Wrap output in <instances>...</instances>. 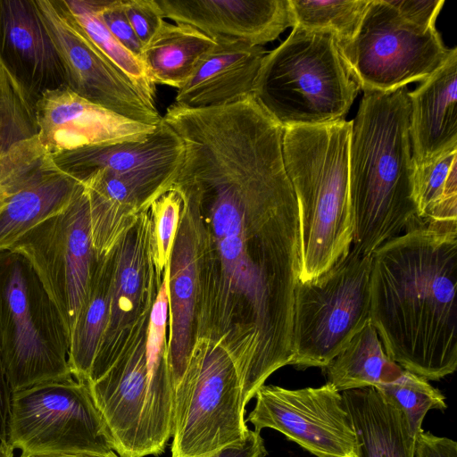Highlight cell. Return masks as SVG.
I'll use <instances>...</instances> for the list:
<instances>
[{
    "label": "cell",
    "mask_w": 457,
    "mask_h": 457,
    "mask_svg": "<svg viewBox=\"0 0 457 457\" xmlns=\"http://www.w3.org/2000/svg\"><path fill=\"white\" fill-rule=\"evenodd\" d=\"M99 14L111 34L140 59L143 46L128 21L121 0H99Z\"/></svg>",
    "instance_id": "obj_36"
},
{
    "label": "cell",
    "mask_w": 457,
    "mask_h": 457,
    "mask_svg": "<svg viewBox=\"0 0 457 457\" xmlns=\"http://www.w3.org/2000/svg\"><path fill=\"white\" fill-rule=\"evenodd\" d=\"M8 444L22 453H110L88 385L70 377L12 393Z\"/></svg>",
    "instance_id": "obj_9"
},
{
    "label": "cell",
    "mask_w": 457,
    "mask_h": 457,
    "mask_svg": "<svg viewBox=\"0 0 457 457\" xmlns=\"http://www.w3.org/2000/svg\"><path fill=\"white\" fill-rule=\"evenodd\" d=\"M11 397L12 391L5 376L0 352V442H7L8 438Z\"/></svg>",
    "instance_id": "obj_40"
},
{
    "label": "cell",
    "mask_w": 457,
    "mask_h": 457,
    "mask_svg": "<svg viewBox=\"0 0 457 457\" xmlns=\"http://www.w3.org/2000/svg\"><path fill=\"white\" fill-rule=\"evenodd\" d=\"M215 45V39L190 25L165 21L143 47L140 59L154 85L179 89Z\"/></svg>",
    "instance_id": "obj_27"
},
{
    "label": "cell",
    "mask_w": 457,
    "mask_h": 457,
    "mask_svg": "<svg viewBox=\"0 0 457 457\" xmlns=\"http://www.w3.org/2000/svg\"><path fill=\"white\" fill-rule=\"evenodd\" d=\"M37 135L14 144L1 167L0 253L62 211L82 186L55 165Z\"/></svg>",
    "instance_id": "obj_15"
},
{
    "label": "cell",
    "mask_w": 457,
    "mask_h": 457,
    "mask_svg": "<svg viewBox=\"0 0 457 457\" xmlns=\"http://www.w3.org/2000/svg\"><path fill=\"white\" fill-rule=\"evenodd\" d=\"M184 145L162 119L145 140L86 146L52 154L55 165L79 183L98 172L123 174L179 163Z\"/></svg>",
    "instance_id": "obj_23"
},
{
    "label": "cell",
    "mask_w": 457,
    "mask_h": 457,
    "mask_svg": "<svg viewBox=\"0 0 457 457\" xmlns=\"http://www.w3.org/2000/svg\"><path fill=\"white\" fill-rule=\"evenodd\" d=\"M363 91L387 92L424 81L449 57L435 28L417 26L386 0H370L355 37L340 47Z\"/></svg>",
    "instance_id": "obj_10"
},
{
    "label": "cell",
    "mask_w": 457,
    "mask_h": 457,
    "mask_svg": "<svg viewBox=\"0 0 457 457\" xmlns=\"http://www.w3.org/2000/svg\"><path fill=\"white\" fill-rule=\"evenodd\" d=\"M0 66L32 107L65 74L34 0H0Z\"/></svg>",
    "instance_id": "obj_18"
},
{
    "label": "cell",
    "mask_w": 457,
    "mask_h": 457,
    "mask_svg": "<svg viewBox=\"0 0 457 457\" xmlns=\"http://www.w3.org/2000/svg\"><path fill=\"white\" fill-rule=\"evenodd\" d=\"M9 251L23 255L32 265L71 337L99 257L93 245L85 187L62 211L28 231Z\"/></svg>",
    "instance_id": "obj_11"
},
{
    "label": "cell",
    "mask_w": 457,
    "mask_h": 457,
    "mask_svg": "<svg viewBox=\"0 0 457 457\" xmlns=\"http://www.w3.org/2000/svg\"><path fill=\"white\" fill-rule=\"evenodd\" d=\"M359 445V457H415L411 436L399 406L375 386L341 392Z\"/></svg>",
    "instance_id": "obj_25"
},
{
    "label": "cell",
    "mask_w": 457,
    "mask_h": 457,
    "mask_svg": "<svg viewBox=\"0 0 457 457\" xmlns=\"http://www.w3.org/2000/svg\"><path fill=\"white\" fill-rule=\"evenodd\" d=\"M181 207L182 203L179 195L170 189L155 199L150 206L156 265L161 274L168 270L172 243L180 219Z\"/></svg>",
    "instance_id": "obj_34"
},
{
    "label": "cell",
    "mask_w": 457,
    "mask_h": 457,
    "mask_svg": "<svg viewBox=\"0 0 457 457\" xmlns=\"http://www.w3.org/2000/svg\"><path fill=\"white\" fill-rule=\"evenodd\" d=\"M144 325L113 365L88 384L113 449L120 457L147 456L145 425L150 402Z\"/></svg>",
    "instance_id": "obj_16"
},
{
    "label": "cell",
    "mask_w": 457,
    "mask_h": 457,
    "mask_svg": "<svg viewBox=\"0 0 457 457\" xmlns=\"http://www.w3.org/2000/svg\"><path fill=\"white\" fill-rule=\"evenodd\" d=\"M21 457H118L112 452L110 453H22ZM120 457V456H119Z\"/></svg>",
    "instance_id": "obj_41"
},
{
    "label": "cell",
    "mask_w": 457,
    "mask_h": 457,
    "mask_svg": "<svg viewBox=\"0 0 457 457\" xmlns=\"http://www.w3.org/2000/svg\"><path fill=\"white\" fill-rule=\"evenodd\" d=\"M360 90L332 34L295 26L264 56L253 96L284 129L345 120Z\"/></svg>",
    "instance_id": "obj_5"
},
{
    "label": "cell",
    "mask_w": 457,
    "mask_h": 457,
    "mask_svg": "<svg viewBox=\"0 0 457 457\" xmlns=\"http://www.w3.org/2000/svg\"><path fill=\"white\" fill-rule=\"evenodd\" d=\"M351 129L343 120L283 129V159L299 212L302 282L329 270L352 247Z\"/></svg>",
    "instance_id": "obj_4"
},
{
    "label": "cell",
    "mask_w": 457,
    "mask_h": 457,
    "mask_svg": "<svg viewBox=\"0 0 457 457\" xmlns=\"http://www.w3.org/2000/svg\"><path fill=\"white\" fill-rule=\"evenodd\" d=\"M203 58L190 78L177 89L176 104L207 108L253 96L266 51L262 46L223 37Z\"/></svg>",
    "instance_id": "obj_20"
},
{
    "label": "cell",
    "mask_w": 457,
    "mask_h": 457,
    "mask_svg": "<svg viewBox=\"0 0 457 457\" xmlns=\"http://www.w3.org/2000/svg\"><path fill=\"white\" fill-rule=\"evenodd\" d=\"M63 67L66 87L126 118L150 125L162 119L142 94L86 37L62 0H34Z\"/></svg>",
    "instance_id": "obj_14"
},
{
    "label": "cell",
    "mask_w": 457,
    "mask_h": 457,
    "mask_svg": "<svg viewBox=\"0 0 457 457\" xmlns=\"http://www.w3.org/2000/svg\"><path fill=\"white\" fill-rule=\"evenodd\" d=\"M37 134L35 108L24 100L0 66V168L14 144Z\"/></svg>",
    "instance_id": "obj_33"
},
{
    "label": "cell",
    "mask_w": 457,
    "mask_h": 457,
    "mask_svg": "<svg viewBox=\"0 0 457 457\" xmlns=\"http://www.w3.org/2000/svg\"><path fill=\"white\" fill-rule=\"evenodd\" d=\"M370 0H289L295 26L332 34L339 47L358 33Z\"/></svg>",
    "instance_id": "obj_31"
},
{
    "label": "cell",
    "mask_w": 457,
    "mask_h": 457,
    "mask_svg": "<svg viewBox=\"0 0 457 457\" xmlns=\"http://www.w3.org/2000/svg\"><path fill=\"white\" fill-rule=\"evenodd\" d=\"M370 320L390 360L439 380L457 368V220L426 222L371 253Z\"/></svg>",
    "instance_id": "obj_2"
},
{
    "label": "cell",
    "mask_w": 457,
    "mask_h": 457,
    "mask_svg": "<svg viewBox=\"0 0 457 457\" xmlns=\"http://www.w3.org/2000/svg\"><path fill=\"white\" fill-rule=\"evenodd\" d=\"M0 457H13V448L7 442H0Z\"/></svg>",
    "instance_id": "obj_42"
},
{
    "label": "cell",
    "mask_w": 457,
    "mask_h": 457,
    "mask_svg": "<svg viewBox=\"0 0 457 457\" xmlns=\"http://www.w3.org/2000/svg\"><path fill=\"white\" fill-rule=\"evenodd\" d=\"M168 272L152 307L146 333L150 402L145 425L147 455L161 454L172 436L174 392L168 360Z\"/></svg>",
    "instance_id": "obj_24"
},
{
    "label": "cell",
    "mask_w": 457,
    "mask_h": 457,
    "mask_svg": "<svg viewBox=\"0 0 457 457\" xmlns=\"http://www.w3.org/2000/svg\"><path fill=\"white\" fill-rule=\"evenodd\" d=\"M234 363L220 345L194 343L174 394L171 457H205L242 441L249 428Z\"/></svg>",
    "instance_id": "obj_7"
},
{
    "label": "cell",
    "mask_w": 457,
    "mask_h": 457,
    "mask_svg": "<svg viewBox=\"0 0 457 457\" xmlns=\"http://www.w3.org/2000/svg\"><path fill=\"white\" fill-rule=\"evenodd\" d=\"M168 360L173 392L181 383L195 341L196 270L192 220L182 206L168 265Z\"/></svg>",
    "instance_id": "obj_22"
},
{
    "label": "cell",
    "mask_w": 457,
    "mask_h": 457,
    "mask_svg": "<svg viewBox=\"0 0 457 457\" xmlns=\"http://www.w3.org/2000/svg\"><path fill=\"white\" fill-rule=\"evenodd\" d=\"M124 12L142 46H146L165 22L154 0H121Z\"/></svg>",
    "instance_id": "obj_35"
},
{
    "label": "cell",
    "mask_w": 457,
    "mask_h": 457,
    "mask_svg": "<svg viewBox=\"0 0 457 457\" xmlns=\"http://www.w3.org/2000/svg\"><path fill=\"white\" fill-rule=\"evenodd\" d=\"M266 455L267 450L261 432L249 429L242 441L225 446L205 457H265Z\"/></svg>",
    "instance_id": "obj_39"
},
{
    "label": "cell",
    "mask_w": 457,
    "mask_h": 457,
    "mask_svg": "<svg viewBox=\"0 0 457 457\" xmlns=\"http://www.w3.org/2000/svg\"><path fill=\"white\" fill-rule=\"evenodd\" d=\"M325 369L327 382L338 392L389 384L404 371L388 358L370 320Z\"/></svg>",
    "instance_id": "obj_28"
},
{
    "label": "cell",
    "mask_w": 457,
    "mask_h": 457,
    "mask_svg": "<svg viewBox=\"0 0 457 457\" xmlns=\"http://www.w3.org/2000/svg\"><path fill=\"white\" fill-rule=\"evenodd\" d=\"M38 138L51 154L86 146L146 139L158 125L121 116L66 86L45 92L35 107Z\"/></svg>",
    "instance_id": "obj_17"
},
{
    "label": "cell",
    "mask_w": 457,
    "mask_h": 457,
    "mask_svg": "<svg viewBox=\"0 0 457 457\" xmlns=\"http://www.w3.org/2000/svg\"><path fill=\"white\" fill-rule=\"evenodd\" d=\"M409 89L364 91L349 145L352 248L371 254L419 226Z\"/></svg>",
    "instance_id": "obj_3"
},
{
    "label": "cell",
    "mask_w": 457,
    "mask_h": 457,
    "mask_svg": "<svg viewBox=\"0 0 457 457\" xmlns=\"http://www.w3.org/2000/svg\"><path fill=\"white\" fill-rule=\"evenodd\" d=\"M245 421L272 428L315 457H359V445L342 394L331 384L288 389L263 385Z\"/></svg>",
    "instance_id": "obj_13"
},
{
    "label": "cell",
    "mask_w": 457,
    "mask_h": 457,
    "mask_svg": "<svg viewBox=\"0 0 457 457\" xmlns=\"http://www.w3.org/2000/svg\"><path fill=\"white\" fill-rule=\"evenodd\" d=\"M408 21L422 27L435 28L444 0H386Z\"/></svg>",
    "instance_id": "obj_37"
},
{
    "label": "cell",
    "mask_w": 457,
    "mask_h": 457,
    "mask_svg": "<svg viewBox=\"0 0 457 457\" xmlns=\"http://www.w3.org/2000/svg\"><path fill=\"white\" fill-rule=\"evenodd\" d=\"M91 43L148 99L154 102L155 85L143 62L129 52L108 30L99 14V0H62Z\"/></svg>",
    "instance_id": "obj_29"
},
{
    "label": "cell",
    "mask_w": 457,
    "mask_h": 457,
    "mask_svg": "<svg viewBox=\"0 0 457 457\" xmlns=\"http://www.w3.org/2000/svg\"><path fill=\"white\" fill-rule=\"evenodd\" d=\"M415 457H457V443L449 437L422 431L416 438Z\"/></svg>",
    "instance_id": "obj_38"
},
{
    "label": "cell",
    "mask_w": 457,
    "mask_h": 457,
    "mask_svg": "<svg viewBox=\"0 0 457 457\" xmlns=\"http://www.w3.org/2000/svg\"><path fill=\"white\" fill-rule=\"evenodd\" d=\"M371 262L351 247L329 270L297 283L290 365L325 368L370 320Z\"/></svg>",
    "instance_id": "obj_8"
},
{
    "label": "cell",
    "mask_w": 457,
    "mask_h": 457,
    "mask_svg": "<svg viewBox=\"0 0 457 457\" xmlns=\"http://www.w3.org/2000/svg\"><path fill=\"white\" fill-rule=\"evenodd\" d=\"M115 247L109 253L98 257L87 297L71 334V372L74 378L86 384L88 383L96 353L108 323Z\"/></svg>",
    "instance_id": "obj_26"
},
{
    "label": "cell",
    "mask_w": 457,
    "mask_h": 457,
    "mask_svg": "<svg viewBox=\"0 0 457 457\" xmlns=\"http://www.w3.org/2000/svg\"><path fill=\"white\" fill-rule=\"evenodd\" d=\"M428 381L404 370L397 380L375 386L399 406L415 438L423 431L421 426L428 411L447 407L444 394Z\"/></svg>",
    "instance_id": "obj_32"
},
{
    "label": "cell",
    "mask_w": 457,
    "mask_h": 457,
    "mask_svg": "<svg viewBox=\"0 0 457 457\" xmlns=\"http://www.w3.org/2000/svg\"><path fill=\"white\" fill-rule=\"evenodd\" d=\"M457 49L413 91L410 136L415 169L457 150Z\"/></svg>",
    "instance_id": "obj_21"
},
{
    "label": "cell",
    "mask_w": 457,
    "mask_h": 457,
    "mask_svg": "<svg viewBox=\"0 0 457 457\" xmlns=\"http://www.w3.org/2000/svg\"><path fill=\"white\" fill-rule=\"evenodd\" d=\"M71 337L29 262L0 253V352L12 393L72 377Z\"/></svg>",
    "instance_id": "obj_6"
},
{
    "label": "cell",
    "mask_w": 457,
    "mask_h": 457,
    "mask_svg": "<svg viewBox=\"0 0 457 457\" xmlns=\"http://www.w3.org/2000/svg\"><path fill=\"white\" fill-rule=\"evenodd\" d=\"M162 17L207 36L262 46L295 22L289 0H154Z\"/></svg>",
    "instance_id": "obj_19"
},
{
    "label": "cell",
    "mask_w": 457,
    "mask_h": 457,
    "mask_svg": "<svg viewBox=\"0 0 457 457\" xmlns=\"http://www.w3.org/2000/svg\"><path fill=\"white\" fill-rule=\"evenodd\" d=\"M172 129L184 154L169 190L194 228L195 340L226 350L246 406L294 356L301 247L283 129L253 103L192 110Z\"/></svg>",
    "instance_id": "obj_1"
},
{
    "label": "cell",
    "mask_w": 457,
    "mask_h": 457,
    "mask_svg": "<svg viewBox=\"0 0 457 457\" xmlns=\"http://www.w3.org/2000/svg\"><path fill=\"white\" fill-rule=\"evenodd\" d=\"M151 206V205H150ZM150 206L140 212L115 247L108 323L90 371L99 379L118 360L138 330L149 321L152 307L168 270H157Z\"/></svg>",
    "instance_id": "obj_12"
},
{
    "label": "cell",
    "mask_w": 457,
    "mask_h": 457,
    "mask_svg": "<svg viewBox=\"0 0 457 457\" xmlns=\"http://www.w3.org/2000/svg\"><path fill=\"white\" fill-rule=\"evenodd\" d=\"M413 190L418 216L421 220H457V150L416 168Z\"/></svg>",
    "instance_id": "obj_30"
}]
</instances>
